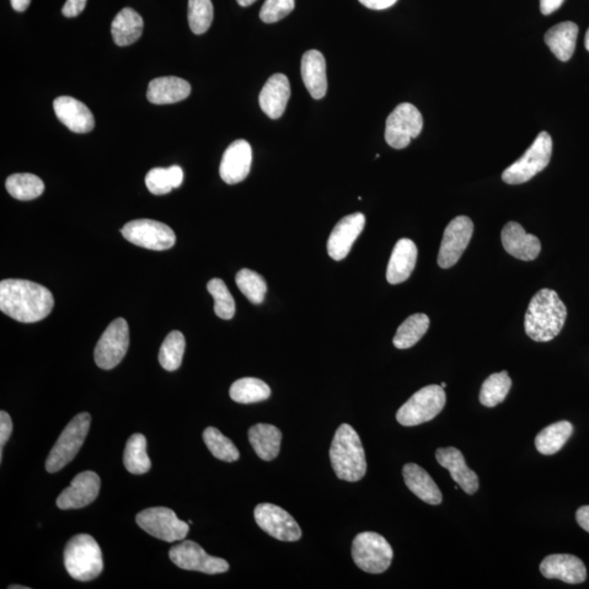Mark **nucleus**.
<instances>
[{
	"mask_svg": "<svg viewBox=\"0 0 589 589\" xmlns=\"http://www.w3.org/2000/svg\"><path fill=\"white\" fill-rule=\"evenodd\" d=\"M51 291L40 284L9 278L0 283V310L18 323H35L53 308Z\"/></svg>",
	"mask_w": 589,
	"mask_h": 589,
	"instance_id": "f257e3e1",
	"label": "nucleus"
},
{
	"mask_svg": "<svg viewBox=\"0 0 589 589\" xmlns=\"http://www.w3.org/2000/svg\"><path fill=\"white\" fill-rule=\"evenodd\" d=\"M567 309L559 294L544 288L534 294L525 314V332L535 342H550L561 333Z\"/></svg>",
	"mask_w": 589,
	"mask_h": 589,
	"instance_id": "f03ea898",
	"label": "nucleus"
},
{
	"mask_svg": "<svg viewBox=\"0 0 589 589\" xmlns=\"http://www.w3.org/2000/svg\"><path fill=\"white\" fill-rule=\"evenodd\" d=\"M332 468L342 480L357 483L365 478L367 462L360 436L351 425L343 424L331 443Z\"/></svg>",
	"mask_w": 589,
	"mask_h": 589,
	"instance_id": "7ed1b4c3",
	"label": "nucleus"
},
{
	"mask_svg": "<svg viewBox=\"0 0 589 589\" xmlns=\"http://www.w3.org/2000/svg\"><path fill=\"white\" fill-rule=\"evenodd\" d=\"M63 564L73 580L90 582L103 572V555L96 540L87 534H80L69 540Z\"/></svg>",
	"mask_w": 589,
	"mask_h": 589,
	"instance_id": "20e7f679",
	"label": "nucleus"
},
{
	"mask_svg": "<svg viewBox=\"0 0 589 589\" xmlns=\"http://www.w3.org/2000/svg\"><path fill=\"white\" fill-rule=\"evenodd\" d=\"M447 403V395L441 385L431 384L411 396L396 412V420L401 426L414 427L437 417Z\"/></svg>",
	"mask_w": 589,
	"mask_h": 589,
	"instance_id": "39448f33",
	"label": "nucleus"
},
{
	"mask_svg": "<svg viewBox=\"0 0 589 589\" xmlns=\"http://www.w3.org/2000/svg\"><path fill=\"white\" fill-rule=\"evenodd\" d=\"M91 420L92 419L89 412H82L69 422L48 454L46 459L48 473H57L77 457L88 436Z\"/></svg>",
	"mask_w": 589,
	"mask_h": 589,
	"instance_id": "423d86ee",
	"label": "nucleus"
},
{
	"mask_svg": "<svg viewBox=\"0 0 589 589\" xmlns=\"http://www.w3.org/2000/svg\"><path fill=\"white\" fill-rule=\"evenodd\" d=\"M553 155V139L548 132H540L521 159L514 162L502 174V180L507 185L527 183L543 171L550 163Z\"/></svg>",
	"mask_w": 589,
	"mask_h": 589,
	"instance_id": "0eeeda50",
	"label": "nucleus"
},
{
	"mask_svg": "<svg viewBox=\"0 0 589 589\" xmlns=\"http://www.w3.org/2000/svg\"><path fill=\"white\" fill-rule=\"evenodd\" d=\"M352 556L361 570L381 575L392 564L393 550L381 535L365 532L358 534L353 539Z\"/></svg>",
	"mask_w": 589,
	"mask_h": 589,
	"instance_id": "6e6552de",
	"label": "nucleus"
},
{
	"mask_svg": "<svg viewBox=\"0 0 589 589\" xmlns=\"http://www.w3.org/2000/svg\"><path fill=\"white\" fill-rule=\"evenodd\" d=\"M137 524L144 532L166 543L184 540L189 533V525L180 521L169 507H150L138 514Z\"/></svg>",
	"mask_w": 589,
	"mask_h": 589,
	"instance_id": "1a4fd4ad",
	"label": "nucleus"
},
{
	"mask_svg": "<svg viewBox=\"0 0 589 589\" xmlns=\"http://www.w3.org/2000/svg\"><path fill=\"white\" fill-rule=\"evenodd\" d=\"M424 126L421 112L412 104L401 103L391 112L385 125V141L396 150L410 146Z\"/></svg>",
	"mask_w": 589,
	"mask_h": 589,
	"instance_id": "9d476101",
	"label": "nucleus"
},
{
	"mask_svg": "<svg viewBox=\"0 0 589 589\" xmlns=\"http://www.w3.org/2000/svg\"><path fill=\"white\" fill-rule=\"evenodd\" d=\"M130 347V326L127 321L118 318L107 326L96 344L94 361L104 371H111L120 365Z\"/></svg>",
	"mask_w": 589,
	"mask_h": 589,
	"instance_id": "9b49d317",
	"label": "nucleus"
},
{
	"mask_svg": "<svg viewBox=\"0 0 589 589\" xmlns=\"http://www.w3.org/2000/svg\"><path fill=\"white\" fill-rule=\"evenodd\" d=\"M121 232L128 242L149 250H168L176 243L174 230L153 219H136L127 223Z\"/></svg>",
	"mask_w": 589,
	"mask_h": 589,
	"instance_id": "f8f14e48",
	"label": "nucleus"
},
{
	"mask_svg": "<svg viewBox=\"0 0 589 589\" xmlns=\"http://www.w3.org/2000/svg\"><path fill=\"white\" fill-rule=\"evenodd\" d=\"M169 558L174 565L183 570L219 575L229 570L227 560L217 558L206 553V550L192 540L174 546L169 550Z\"/></svg>",
	"mask_w": 589,
	"mask_h": 589,
	"instance_id": "ddd939ff",
	"label": "nucleus"
},
{
	"mask_svg": "<svg viewBox=\"0 0 589 589\" xmlns=\"http://www.w3.org/2000/svg\"><path fill=\"white\" fill-rule=\"evenodd\" d=\"M255 519L264 532L281 542H297L303 536L301 527L291 514L271 503L256 506Z\"/></svg>",
	"mask_w": 589,
	"mask_h": 589,
	"instance_id": "4468645a",
	"label": "nucleus"
},
{
	"mask_svg": "<svg viewBox=\"0 0 589 589\" xmlns=\"http://www.w3.org/2000/svg\"><path fill=\"white\" fill-rule=\"evenodd\" d=\"M474 233V223L468 217L460 216L452 219L444 230L438 265L449 269L457 265L468 248Z\"/></svg>",
	"mask_w": 589,
	"mask_h": 589,
	"instance_id": "2eb2a0df",
	"label": "nucleus"
},
{
	"mask_svg": "<svg viewBox=\"0 0 589 589\" xmlns=\"http://www.w3.org/2000/svg\"><path fill=\"white\" fill-rule=\"evenodd\" d=\"M101 479L94 471H82L74 478L71 486L63 489L57 497V507L61 510H76L91 505L98 497Z\"/></svg>",
	"mask_w": 589,
	"mask_h": 589,
	"instance_id": "dca6fc26",
	"label": "nucleus"
},
{
	"mask_svg": "<svg viewBox=\"0 0 589 589\" xmlns=\"http://www.w3.org/2000/svg\"><path fill=\"white\" fill-rule=\"evenodd\" d=\"M365 224L366 217L362 213H353L335 225L328 239V254L332 259L341 261L346 258Z\"/></svg>",
	"mask_w": 589,
	"mask_h": 589,
	"instance_id": "f3484780",
	"label": "nucleus"
},
{
	"mask_svg": "<svg viewBox=\"0 0 589 589\" xmlns=\"http://www.w3.org/2000/svg\"><path fill=\"white\" fill-rule=\"evenodd\" d=\"M253 149L250 144L246 140L235 141L223 154L219 175L228 185L242 183L249 175Z\"/></svg>",
	"mask_w": 589,
	"mask_h": 589,
	"instance_id": "a211bd4d",
	"label": "nucleus"
},
{
	"mask_svg": "<svg viewBox=\"0 0 589 589\" xmlns=\"http://www.w3.org/2000/svg\"><path fill=\"white\" fill-rule=\"evenodd\" d=\"M539 569L548 580H560L566 584H581L587 578L585 565L580 558L572 555L546 556Z\"/></svg>",
	"mask_w": 589,
	"mask_h": 589,
	"instance_id": "6ab92c4d",
	"label": "nucleus"
},
{
	"mask_svg": "<svg viewBox=\"0 0 589 589\" xmlns=\"http://www.w3.org/2000/svg\"><path fill=\"white\" fill-rule=\"evenodd\" d=\"M503 248L518 260L533 261L542 250V244L536 236L525 232L522 225L508 222L502 229Z\"/></svg>",
	"mask_w": 589,
	"mask_h": 589,
	"instance_id": "aec40b11",
	"label": "nucleus"
},
{
	"mask_svg": "<svg viewBox=\"0 0 589 589\" xmlns=\"http://www.w3.org/2000/svg\"><path fill=\"white\" fill-rule=\"evenodd\" d=\"M436 459L442 468L449 471L452 479L466 494L474 495L478 492V476L466 464L464 455L459 449L453 447L438 449Z\"/></svg>",
	"mask_w": 589,
	"mask_h": 589,
	"instance_id": "412c9836",
	"label": "nucleus"
},
{
	"mask_svg": "<svg viewBox=\"0 0 589 589\" xmlns=\"http://www.w3.org/2000/svg\"><path fill=\"white\" fill-rule=\"evenodd\" d=\"M53 111L58 120L74 133H88L94 130L92 112L82 101L72 96H59L53 101Z\"/></svg>",
	"mask_w": 589,
	"mask_h": 589,
	"instance_id": "4be33fe9",
	"label": "nucleus"
},
{
	"mask_svg": "<svg viewBox=\"0 0 589 589\" xmlns=\"http://www.w3.org/2000/svg\"><path fill=\"white\" fill-rule=\"evenodd\" d=\"M289 98H291V84L288 78L283 73L273 74L261 90L259 96L261 110L271 120H278L285 111Z\"/></svg>",
	"mask_w": 589,
	"mask_h": 589,
	"instance_id": "5701e85b",
	"label": "nucleus"
},
{
	"mask_svg": "<svg viewBox=\"0 0 589 589\" xmlns=\"http://www.w3.org/2000/svg\"><path fill=\"white\" fill-rule=\"evenodd\" d=\"M417 256H419V250H417L412 240L400 239L396 243L389 261L387 269L388 282L392 285H396V284L409 280L415 269Z\"/></svg>",
	"mask_w": 589,
	"mask_h": 589,
	"instance_id": "b1692460",
	"label": "nucleus"
},
{
	"mask_svg": "<svg viewBox=\"0 0 589 589\" xmlns=\"http://www.w3.org/2000/svg\"><path fill=\"white\" fill-rule=\"evenodd\" d=\"M302 78L304 87L314 100L323 99L328 90L326 63L323 53L312 50L302 58Z\"/></svg>",
	"mask_w": 589,
	"mask_h": 589,
	"instance_id": "393cba45",
	"label": "nucleus"
},
{
	"mask_svg": "<svg viewBox=\"0 0 589 589\" xmlns=\"http://www.w3.org/2000/svg\"><path fill=\"white\" fill-rule=\"evenodd\" d=\"M403 478L407 488L420 500L431 506L440 505L443 499L440 489L431 476L420 465L406 464L403 468Z\"/></svg>",
	"mask_w": 589,
	"mask_h": 589,
	"instance_id": "a878e982",
	"label": "nucleus"
},
{
	"mask_svg": "<svg viewBox=\"0 0 589 589\" xmlns=\"http://www.w3.org/2000/svg\"><path fill=\"white\" fill-rule=\"evenodd\" d=\"M191 87L188 82L179 77H160L149 84L147 98L152 104L179 103L188 98Z\"/></svg>",
	"mask_w": 589,
	"mask_h": 589,
	"instance_id": "bb28decb",
	"label": "nucleus"
},
{
	"mask_svg": "<svg viewBox=\"0 0 589 589\" xmlns=\"http://www.w3.org/2000/svg\"><path fill=\"white\" fill-rule=\"evenodd\" d=\"M282 437V431L269 424H256L248 431L251 447L266 462L276 459L280 454Z\"/></svg>",
	"mask_w": 589,
	"mask_h": 589,
	"instance_id": "cd10ccee",
	"label": "nucleus"
},
{
	"mask_svg": "<svg viewBox=\"0 0 589 589\" xmlns=\"http://www.w3.org/2000/svg\"><path fill=\"white\" fill-rule=\"evenodd\" d=\"M577 35L578 26L572 21H565L549 29L545 42L559 61L567 62L575 52Z\"/></svg>",
	"mask_w": 589,
	"mask_h": 589,
	"instance_id": "c85d7f7f",
	"label": "nucleus"
},
{
	"mask_svg": "<svg viewBox=\"0 0 589 589\" xmlns=\"http://www.w3.org/2000/svg\"><path fill=\"white\" fill-rule=\"evenodd\" d=\"M143 25V19L136 10H121L111 23V35L115 44L124 47L136 43L142 35Z\"/></svg>",
	"mask_w": 589,
	"mask_h": 589,
	"instance_id": "c756f323",
	"label": "nucleus"
},
{
	"mask_svg": "<svg viewBox=\"0 0 589 589\" xmlns=\"http://www.w3.org/2000/svg\"><path fill=\"white\" fill-rule=\"evenodd\" d=\"M573 433L571 422L564 420L546 427L535 439L537 451L543 455H554L559 452L569 441Z\"/></svg>",
	"mask_w": 589,
	"mask_h": 589,
	"instance_id": "7c9ffc66",
	"label": "nucleus"
},
{
	"mask_svg": "<svg viewBox=\"0 0 589 589\" xmlns=\"http://www.w3.org/2000/svg\"><path fill=\"white\" fill-rule=\"evenodd\" d=\"M430 319L425 314H415L399 326L393 345L399 350H409L419 343L430 329Z\"/></svg>",
	"mask_w": 589,
	"mask_h": 589,
	"instance_id": "2f4dec72",
	"label": "nucleus"
},
{
	"mask_svg": "<svg viewBox=\"0 0 589 589\" xmlns=\"http://www.w3.org/2000/svg\"><path fill=\"white\" fill-rule=\"evenodd\" d=\"M229 396L236 403L254 404L270 398L271 389L265 381L256 378H243L232 384Z\"/></svg>",
	"mask_w": 589,
	"mask_h": 589,
	"instance_id": "473e14b6",
	"label": "nucleus"
},
{
	"mask_svg": "<svg viewBox=\"0 0 589 589\" xmlns=\"http://www.w3.org/2000/svg\"><path fill=\"white\" fill-rule=\"evenodd\" d=\"M124 465L133 475L146 474L151 468V459L147 453V439L141 433H135L127 441Z\"/></svg>",
	"mask_w": 589,
	"mask_h": 589,
	"instance_id": "72a5a7b5",
	"label": "nucleus"
},
{
	"mask_svg": "<svg viewBox=\"0 0 589 589\" xmlns=\"http://www.w3.org/2000/svg\"><path fill=\"white\" fill-rule=\"evenodd\" d=\"M6 188L14 199L29 201L36 199L44 192L45 186L40 177L34 174H14L8 177Z\"/></svg>",
	"mask_w": 589,
	"mask_h": 589,
	"instance_id": "f704fd0d",
	"label": "nucleus"
},
{
	"mask_svg": "<svg viewBox=\"0 0 589 589\" xmlns=\"http://www.w3.org/2000/svg\"><path fill=\"white\" fill-rule=\"evenodd\" d=\"M512 387V380L507 372L491 374L481 385L479 401L481 405L495 407L506 400Z\"/></svg>",
	"mask_w": 589,
	"mask_h": 589,
	"instance_id": "c9c22d12",
	"label": "nucleus"
},
{
	"mask_svg": "<svg viewBox=\"0 0 589 589\" xmlns=\"http://www.w3.org/2000/svg\"><path fill=\"white\" fill-rule=\"evenodd\" d=\"M185 348L184 334L179 331H171L160 346L159 353L160 366L168 372L177 371L183 362Z\"/></svg>",
	"mask_w": 589,
	"mask_h": 589,
	"instance_id": "e433bc0d",
	"label": "nucleus"
},
{
	"mask_svg": "<svg viewBox=\"0 0 589 589\" xmlns=\"http://www.w3.org/2000/svg\"><path fill=\"white\" fill-rule=\"evenodd\" d=\"M203 441L214 458L224 460V462H236L240 457L238 449L232 440L225 437L221 431L214 427H208L203 431Z\"/></svg>",
	"mask_w": 589,
	"mask_h": 589,
	"instance_id": "4c0bfd02",
	"label": "nucleus"
},
{
	"mask_svg": "<svg viewBox=\"0 0 589 589\" xmlns=\"http://www.w3.org/2000/svg\"><path fill=\"white\" fill-rule=\"evenodd\" d=\"M236 284L251 303L255 304L264 303L267 285L264 276L259 273L249 269L240 270L236 275Z\"/></svg>",
	"mask_w": 589,
	"mask_h": 589,
	"instance_id": "58836bf2",
	"label": "nucleus"
},
{
	"mask_svg": "<svg viewBox=\"0 0 589 589\" xmlns=\"http://www.w3.org/2000/svg\"><path fill=\"white\" fill-rule=\"evenodd\" d=\"M208 291L214 298V313L218 318L230 320L234 318L236 306L232 294L221 278H213L208 283Z\"/></svg>",
	"mask_w": 589,
	"mask_h": 589,
	"instance_id": "ea45409f",
	"label": "nucleus"
},
{
	"mask_svg": "<svg viewBox=\"0 0 589 589\" xmlns=\"http://www.w3.org/2000/svg\"><path fill=\"white\" fill-rule=\"evenodd\" d=\"M214 18L211 0H189L188 23L192 32L200 35L210 29Z\"/></svg>",
	"mask_w": 589,
	"mask_h": 589,
	"instance_id": "a19ab883",
	"label": "nucleus"
},
{
	"mask_svg": "<svg viewBox=\"0 0 589 589\" xmlns=\"http://www.w3.org/2000/svg\"><path fill=\"white\" fill-rule=\"evenodd\" d=\"M294 9V0H266L260 10L265 24H275L287 17Z\"/></svg>",
	"mask_w": 589,
	"mask_h": 589,
	"instance_id": "79ce46f5",
	"label": "nucleus"
},
{
	"mask_svg": "<svg viewBox=\"0 0 589 589\" xmlns=\"http://www.w3.org/2000/svg\"><path fill=\"white\" fill-rule=\"evenodd\" d=\"M146 185L151 194L155 196L168 195L174 188L169 169H153L146 177Z\"/></svg>",
	"mask_w": 589,
	"mask_h": 589,
	"instance_id": "37998d69",
	"label": "nucleus"
},
{
	"mask_svg": "<svg viewBox=\"0 0 589 589\" xmlns=\"http://www.w3.org/2000/svg\"><path fill=\"white\" fill-rule=\"evenodd\" d=\"M13 430V421L8 412L0 411V460H3L4 447L12 436Z\"/></svg>",
	"mask_w": 589,
	"mask_h": 589,
	"instance_id": "c03bdc74",
	"label": "nucleus"
},
{
	"mask_svg": "<svg viewBox=\"0 0 589 589\" xmlns=\"http://www.w3.org/2000/svg\"><path fill=\"white\" fill-rule=\"evenodd\" d=\"M85 5H87V0H67L62 13L66 18L78 17L83 12Z\"/></svg>",
	"mask_w": 589,
	"mask_h": 589,
	"instance_id": "a18cd8bd",
	"label": "nucleus"
},
{
	"mask_svg": "<svg viewBox=\"0 0 589 589\" xmlns=\"http://www.w3.org/2000/svg\"><path fill=\"white\" fill-rule=\"evenodd\" d=\"M398 0H360L363 6L372 10H385L394 6Z\"/></svg>",
	"mask_w": 589,
	"mask_h": 589,
	"instance_id": "49530a36",
	"label": "nucleus"
},
{
	"mask_svg": "<svg viewBox=\"0 0 589 589\" xmlns=\"http://www.w3.org/2000/svg\"><path fill=\"white\" fill-rule=\"evenodd\" d=\"M539 3L540 12L545 15H549L556 12L565 3V0H539Z\"/></svg>",
	"mask_w": 589,
	"mask_h": 589,
	"instance_id": "de8ad7c7",
	"label": "nucleus"
},
{
	"mask_svg": "<svg viewBox=\"0 0 589 589\" xmlns=\"http://www.w3.org/2000/svg\"><path fill=\"white\" fill-rule=\"evenodd\" d=\"M576 521L584 530L589 533V506H584L578 508Z\"/></svg>",
	"mask_w": 589,
	"mask_h": 589,
	"instance_id": "09e8293b",
	"label": "nucleus"
},
{
	"mask_svg": "<svg viewBox=\"0 0 589 589\" xmlns=\"http://www.w3.org/2000/svg\"><path fill=\"white\" fill-rule=\"evenodd\" d=\"M169 169L171 181H173V187L174 188H179V187L183 184L184 171L179 168V166L177 165L170 166Z\"/></svg>",
	"mask_w": 589,
	"mask_h": 589,
	"instance_id": "8fccbe9b",
	"label": "nucleus"
},
{
	"mask_svg": "<svg viewBox=\"0 0 589 589\" xmlns=\"http://www.w3.org/2000/svg\"><path fill=\"white\" fill-rule=\"evenodd\" d=\"M12 6L18 13H24L29 8L31 0H10Z\"/></svg>",
	"mask_w": 589,
	"mask_h": 589,
	"instance_id": "3c124183",
	"label": "nucleus"
},
{
	"mask_svg": "<svg viewBox=\"0 0 589 589\" xmlns=\"http://www.w3.org/2000/svg\"><path fill=\"white\" fill-rule=\"evenodd\" d=\"M256 2V0H237V3L242 7L251 6V5L255 4Z\"/></svg>",
	"mask_w": 589,
	"mask_h": 589,
	"instance_id": "603ef678",
	"label": "nucleus"
},
{
	"mask_svg": "<svg viewBox=\"0 0 589 589\" xmlns=\"http://www.w3.org/2000/svg\"><path fill=\"white\" fill-rule=\"evenodd\" d=\"M585 47L586 50L589 52V29L587 30V34L585 36Z\"/></svg>",
	"mask_w": 589,
	"mask_h": 589,
	"instance_id": "864d4df0",
	"label": "nucleus"
},
{
	"mask_svg": "<svg viewBox=\"0 0 589 589\" xmlns=\"http://www.w3.org/2000/svg\"><path fill=\"white\" fill-rule=\"evenodd\" d=\"M8 588L9 589H15V588H18V589H29V587H25V586H23V585H12V586H9Z\"/></svg>",
	"mask_w": 589,
	"mask_h": 589,
	"instance_id": "5fc2aeb1",
	"label": "nucleus"
},
{
	"mask_svg": "<svg viewBox=\"0 0 589 589\" xmlns=\"http://www.w3.org/2000/svg\"><path fill=\"white\" fill-rule=\"evenodd\" d=\"M441 387H442L443 389H446V388H447V383L442 382V383H441Z\"/></svg>",
	"mask_w": 589,
	"mask_h": 589,
	"instance_id": "6e6d98bb",
	"label": "nucleus"
}]
</instances>
